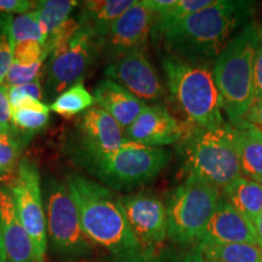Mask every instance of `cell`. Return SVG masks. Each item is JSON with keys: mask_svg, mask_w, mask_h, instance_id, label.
Returning a JSON list of instances; mask_svg holds the SVG:
<instances>
[{"mask_svg": "<svg viewBox=\"0 0 262 262\" xmlns=\"http://www.w3.org/2000/svg\"><path fill=\"white\" fill-rule=\"evenodd\" d=\"M37 2L31 0H0V14L11 16V14L25 15L35 9Z\"/></svg>", "mask_w": 262, "mask_h": 262, "instance_id": "d6a6232c", "label": "cell"}, {"mask_svg": "<svg viewBox=\"0 0 262 262\" xmlns=\"http://www.w3.org/2000/svg\"><path fill=\"white\" fill-rule=\"evenodd\" d=\"M235 243L260 244L254 226L220 196L217 208L198 244Z\"/></svg>", "mask_w": 262, "mask_h": 262, "instance_id": "2e32d148", "label": "cell"}, {"mask_svg": "<svg viewBox=\"0 0 262 262\" xmlns=\"http://www.w3.org/2000/svg\"><path fill=\"white\" fill-rule=\"evenodd\" d=\"M11 16L3 15L0 17V84L4 79L12 64V41L10 35Z\"/></svg>", "mask_w": 262, "mask_h": 262, "instance_id": "f546056e", "label": "cell"}, {"mask_svg": "<svg viewBox=\"0 0 262 262\" xmlns=\"http://www.w3.org/2000/svg\"><path fill=\"white\" fill-rule=\"evenodd\" d=\"M62 262H74V261H62Z\"/></svg>", "mask_w": 262, "mask_h": 262, "instance_id": "b9f144b4", "label": "cell"}, {"mask_svg": "<svg viewBox=\"0 0 262 262\" xmlns=\"http://www.w3.org/2000/svg\"><path fill=\"white\" fill-rule=\"evenodd\" d=\"M93 106H95L94 95L88 91L81 81L58 95L49 108L58 116L72 118L83 114Z\"/></svg>", "mask_w": 262, "mask_h": 262, "instance_id": "603a6c76", "label": "cell"}, {"mask_svg": "<svg viewBox=\"0 0 262 262\" xmlns=\"http://www.w3.org/2000/svg\"><path fill=\"white\" fill-rule=\"evenodd\" d=\"M0 227L5 262H37L31 237L16 214L9 186L0 187Z\"/></svg>", "mask_w": 262, "mask_h": 262, "instance_id": "e0dca14e", "label": "cell"}, {"mask_svg": "<svg viewBox=\"0 0 262 262\" xmlns=\"http://www.w3.org/2000/svg\"><path fill=\"white\" fill-rule=\"evenodd\" d=\"M231 127L242 175L262 183V130L244 120Z\"/></svg>", "mask_w": 262, "mask_h": 262, "instance_id": "d6986e66", "label": "cell"}, {"mask_svg": "<svg viewBox=\"0 0 262 262\" xmlns=\"http://www.w3.org/2000/svg\"><path fill=\"white\" fill-rule=\"evenodd\" d=\"M74 163L97 179L104 187L130 191L152 182L171 160V152L159 147L126 142L110 153L71 150Z\"/></svg>", "mask_w": 262, "mask_h": 262, "instance_id": "5b68a950", "label": "cell"}, {"mask_svg": "<svg viewBox=\"0 0 262 262\" xmlns=\"http://www.w3.org/2000/svg\"><path fill=\"white\" fill-rule=\"evenodd\" d=\"M195 247L211 262H262L260 244H196Z\"/></svg>", "mask_w": 262, "mask_h": 262, "instance_id": "7402d4cb", "label": "cell"}, {"mask_svg": "<svg viewBox=\"0 0 262 262\" xmlns=\"http://www.w3.org/2000/svg\"><path fill=\"white\" fill-rule=\"evenodd\" d=\"M45 61L44 47L38 41L16 42L12 47V62L19 66H33Z\"/></svg>", "mask_w": 262, "mask_h": 262, "instance_id": "4dcf8cb0", "label": "cell"}, {"mask_svg": "<svg viewBox=\"0 0 262 262\" xmlns=\"http://www.w3.org/2000/svg\"><path fill=\"white\" fill-rule=\"evenodd\" d=\"M262 98V42L258 47L254 62V100Z\"/></svg>", "mask_w": 262, "mask_h": 262, "instance_id": "e575fe53", "label": "cell"}, {"mask_svg": "<svg viewBox=\"0 0 262 262\" xmlns=\"http://www.w3.org/2000/svg\"><path fill=\"white\" fill-rule=\"evenodd\" d=\"M79 2L74 0H39L35 4V11L44 28L47 29L48 37L55 33L64 22L71 18L73 10L79 6Z\"/></svg>", "mask_w": 262, "mask_h": 262, "instance_id": "484cf974", "label": "cell"}, {"mask_svg": "<svg viewBox=\"0 0 262 262\" xmlns=\"http://www.w3.org/2000/svg\"><path fill=\"white\" fill-rule=\"evenodd\" d=\"M179 152L188 175L198 176L220 191L242 176L228 123L211 130L192 127L181 140Z\"/></svg>", "mask_w": 262, "mask_h": 262, "instance_id": "8992f818", "label": "cell"}, {"mask_svg": "<svg viewBox=\"0 0 262 262\" xmlns=\"http://www.w3.org/2000/svg\"><path fill=\"white\" fill-rule=\"evenodd\" d=\"M42 85L40 80L34 81V83H29L25 85H19V86L9 88V100L19 97V96H31L35 100L42 101Z\"/></svg>", "mask_w": 262, "mask_h": 262, "instance_id": "836d02e7", "label": "cell"}, {"mask_svg": "<svg viewBox=\"0 0 262 262\" xmlns=\"http://www.w3.org/2000/svg\"><path fill=\"white\" fill-rule=\"evenodd\" d=\"M221 196L255 227L262 210V183L242 175L221 189Z\"/></svg>", "mask_w": 262, "mask_h": 262, "instance_id": "44dd1931", "label": "cell"}, {"mask_svg": "<svg viewBox=\"0 0 262 262\" xmlns=\"http://www.w3.org/2000/svg\"><path fill=\"white\" fill-rule=\"evenodd\" d=\"M136 0H86L79 5L80 11L77 18L85 27H89L98 38L104 40L114 22Z\"/></svg>", "mask_w": 262, "mask_h": 262, "instance_id": "ffe728a7", "label": "cell"}, {"mask_svg": "<svg viewBox=\"0 0 262 262\" xmlns=\"http://www.w3.org/2000/svg\"><path fill=\"white\" fill-rule=\"evenodd\" d=\"M47 233L51 247L64 256L83 257L93 251L81 227L79 211L66 182L48 176L42 182Z\"/></svg>", "mask_w": 262, "mask_h": 262, "instance_id": "ba28073f", "label": "cell"}, {"mask_svg": "<svg viewBox=\"0 0 262 262\" xmlns=\"http://www.w3.org/2000/svg\"><path fill=\"white\" fill-rule=\"evenodd\" d=\"M256 3L215 0L163 33L168 54L196 64L211 67L243 25L253 19Z\"/></svg>", "mask_w": 262, "mask_h": 262, "instance_id": "6da1fadb", "label": "cell"}, {"mask_svg": "<svg viewBox=\"0 0 262 262\" xmlns=\"http://www.w3.org/2000/svg\"><path fill=\"white\" fill-rule=\"evenodd\" d=\"M10 35H11L12 47L16 42L22 41H38L44 47L48 39L47 29L42 26L40 17L35 10L12 18L10 25Z\"/></svg>", "mask_w": 262, "mask_h": 262, "instance_id": "4316f807", "label": "cell"}, {"mask_svg": "<svg viewBox=\"0 0 262 262\" xmlns=\"http://www.w3.org/2000/svg\"><path fill=\"white\" fill-rule=\"evenodd\" d=\"M102 48V39L93 29L83 26L71 40L52 52L44 67L47 98L55 100L64 90L81 83Z\"/></svg>", "mask_w": 262, "mask_h": 262, "instance_id": "9c48e42d", "label": "cell"}, {"mask_svg": "<svg viewBox=\"0 0 262 262\" xmlns=\"http://www.w3.org/2000/svg\"><path fill=\"white\" fill-rule=\"evenodd\" d=\"M66 185L79 211L81 227L91 243L113 257L143 253L131 232L120 196L80 173L67 176Z\"/></svg>", "mask_w": 262, "mask_h": 262, "instance_id": "7a4b0ae2", "label": "cell"}, {"mask_svg": "<svg viewBox=\"0 0 262 262\" xmlns=\"http://www.w3.org/2000/svg\"><path fill=\"white\" fill-rule=\"evenodd\" d=\"M12 125V111L9 102V88L0 84V133L11 130Z\"/></svg>", "mask_w": 262, "mask_h": 262, "instance_id": "1f68e13d", "label": "cell"}, {"mask_svg": "<svg viewBox=\"0 0 262 262\" xmlns=\"http://www.w3.org/2000/svg\"><path fill=\"white\" fill-rule=\"evenodd\" d=\"M221 191L195 175H188L169 196L168 237L178 244H198L217 208Z\"/></svg>", "mask_w": 262, "mask_h": 262, "instance_id": "52a82bcc", "label": "cell"}, {"mask_svg": "<svg viewBox=\"0 0 262 262\" xmlns=\"http://www.w3.org/2000/svg\"><path fill=\"white\" fill-rule=\"evenodd\" d=\"M214 2L215 0H175L173 4L165 11L155 15L153 31L156 32V34H158V37H160L163 33L169 31L173 26L180 24L188 16L208 8Z\"/></svg>", "mask_w": 262, "mask_h": 262, "instance_id": "d4e9b609", "label": "cell"}, {"mask_svg": "<svg viewBox=\"0 0 262 262\" xmlns=\"http://www.w3.org/2000/svg\"><path fill=\"white\" fill-rule=\"evenodd\" d=\"M104 74L143 102L158 101L165 93L146 51H130L113 57Z\"/></svg>", "mask_w": 262, "mask_h": 262, "instance_id": "7c38bea8", "label": "cell"}, {"mask_svg": "<svg viewBox=\"0 0 262 262\" xmlns=\"http://www.w3.org/2000/svg\"><path fill=\"white\" fill-rule=\"evenodd\" d=\"M170 262H211V261L208 260L205 255L195 247L193 250L187 251V253L180 255V256H176Z\"/></svg>", "mask_w": 262, "mask_h": 262, "instance_id": "8d00e7d4", "label": "cell"}, {"mask_svg": "<svg viewBox=\"0 0 262 262\" xmlns=\"http://www.w3.org/2000/svg\"><path fill=\"white\" fill-rule=\"evenodd\" d=\"M0 262H5V253H4V247H3V238H2V227H0Z\"/></svg>", "mask_w": 262, "mask_h": 262, "instance_id": "ab89813d", "label": "cell"}, {"mask_svg": "<svg viewBox=\"0 0 262 262\" xmlns=\"http://www.w3.org/2000/svg\"><path fill=\"white\" fill-rule=\"evenodd\" d=\"M185 126L160 103L146 104L140 116L125 129L127 140L146 147L173 145L185 137Z\"/></svg>", "mask_w": 262, "mask_h": 262, "instance_id": "9a60e30c", "label": "cell"}, {"mask_svg": "<svg viewBox=\"0 0 262 262\" xmlns=\"http://www.w3.org/2000/svg\"><path fill=\"white\" fill-rule=\"evenodd\" d=\"M127 224L143 253L155 254L157 247L168 237L166 205L149 192L120 196Z\"/></svg>", "mask_w": 262, "mask_h": 262, "instance_id": "8fae6325", "label": "cell"}, {"mask_svg": "<svg viewBox=\"0 0 262 262\" xmlns=\"http://www.w3.org/2000/svg\"><path fill=\"white\" fill-rule=\"evenodd\" d=\"M129 142L125 129L106 111L93 106L85 111L75 123V139L71 150L110 153Z\"/></svg>", "mask_w": 262, "mask_h": 262, "instance_id": "4fadbf2b", "label": "cell"}, {"mask_svg": "<svg viewBox=\"0 0 262 262\" xmlns=\"http://www.w3.org/2000/svg\"><path fill=\"white\" fill-rule=\"evenodd\" d=\"M28 141V137L15 127L0 133V175L5 180L15 178L21 162V153Z\"/></svg>", "mask_w": 262, "mask_h": 262, "instance_id": "cb8c5ba5", "label": "cell"}, {"mask_svg": "<svg viewBox=\"0 0 262 262\" xmlns=\"http://www.w3.org/2000/svg\"><path fill=\"white\" fill-rule=\"evenodd\" d=\"M9 187L18 220L31 237L35 261L45 262L48 249L47 212L37 164L31 159L22 158Z\"/></svg>", "mask_w": 262, "mask_h": 262, "instance_id": "30bf717a", "label": "cell"}, {"mask_svg": "<svg viewBox=\"0 0 262 262\" xmlns=\"http://www.w3.org/2000/svg\"><path fill=\"white\" fill-rule=\"evenodd\" d=\"M4 180H5V179H4V178H3V176H2V175H0V181H4Z\"/></svg>", "mask_w": 262, "mask_h": 262, "instance_id": "60d3db41", "label": "cell"}, {"mask_svg": "<svg viewBox=\"0 0 262 262\" xmlns=\"http://www.w3.org/2000/svg\"><path fill=\"white\" fill-rule=\"evenodd\" d=\"M242 120L253 124V125L262 130V98L253 101L250 108H249Z\"/></svg>", "mask_w": 262, "mask_h": 262, "instance_id": "d590c367", "label": "cell"}, {"mask_svg": "<svg viewBox=\"0 0 262 262\" xmlns=\"http://www.w3.org/2000/svg\"><path fill=\"white\" fill-rule=\"evenodd\" d=\"M153 26L155 14L142 2H135L111 27L103 48L112 57L130 51H146Z\"/></svg>", "mask_w": 262, "mask_h": 262, "instance_id": "5bb4252c", "label": "cell"}, {"mask_svg": "<svg viewBox=\"0 0 262 262\" xmlns=\"http://www.w3.org/2000/svg\"><path fill=\"white\" fill-rule=\"evenodd\" d=\"M153 258H155V254L140 253L136 255H131V256L113 257L111 258V260L98 261V262H153Z\"/></svg>", "mask_w": 262, "mask_h": 262, "instance_id": "74e56055", "label": "cell"}, {"mask_svg": "<svg viewBox=\"0 0 262 262\" xmlns=\"http://www.w3.org/2000/svg\"><path fill=\"white\" fill-rule=\"evenodd\" d=\"M94 98L95 104L106 111L124 129L134 123L147 104L108 78L100 80L95 86Z\"/></svg>", "mask_w": 262, "mask_h": 262, "instance_id": "ac0fdd59", "label": "cell"}, {"mask_svg": "<svg viewBox=\"0 0 262 262\" xmlns=\"http://www.w3.org/2000/svg\"><path fill=\"white\" fill-rule=\"evenodd\" d=\"M255 231H256L257 238H258V243L262 247V210L258 215L256 222H255Z\"/></svg>", "mask_w": 262, "mask_h": 262, "instance_id": "f35d334b", "label": "cell"}, {"mask_svg": "<svg viewBox=\"0 0 262 262\" xmlns=\"http://www.w3.org/2000/svg\"><path fill=\"white\" fill-rule=\"evenodd\" d=\"M50 120V111L18 108L12 111V125L28 139L44 129Z\"/></svg>", "mask_w": 262, "mask_h": 262, "instance_id": "83f0119b", "label": "cell"}, {"mask_svg": "<svg viewBox=\"0 0 262 262\" xmlns=\"http://www.w3.org/2000/svg\"><path fill=\"white\" fill-rule=\"evenodd\" d=\"M261 42L262 25L257 19H251L212 64L222 110L231 125L243 119L254 101V62Z\"/></svg>", "mask_w": 262, "mask_h": 262, "instance_id": "3957f363", "label": "cell"}, {"mask_svg": "<svg viewBox=\"0 0 262 262\" xmlns=\"http://www.w3.org/2000/svg\"><path fill=\"white\" fill-rule=\"evenodd\" d=\"M162 68L170 96L193 127L211 130L224 125L222 100L211 67L166 52Z\"/></svg>", "mask_w": 262, "mask_h": 262, "instance_id": "277c9868", "label": "cell"}, {"mask_svg": "<svg viewBox=\"0 0 262 262\" xmlns=\"http://www.w3.org/2000/svg\"><path fill=\"white\" fill-rule=\"evenodd\" d=\"M44 62L45 61H39L38 63L28 66V67L16 64L12 62L4 79V85L8 88H12L40 80L42 71H44Z\"/></svg>", "mask_w": 262, "mask_h": 262, "instance_id": "f1b7e54d", "label": "cell"}]
</instances>
